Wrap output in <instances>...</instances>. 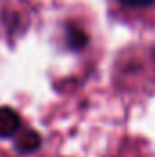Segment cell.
Returning <instances> with one entry per match:
<instances>
[{
  "mask_svg": "<svg viewBox=\"0 0 155 157\" xmlns=\"http://www.w3.org/2000/svg\"><path fill=\"white\" fill-rule=\"evenodd\" d=\"M20 115L13 108L0 106V137H13L15 133L20 132Z\"/></svg>",
  "mask_w": 155,
  "mask_h": 157,
  "instance_id": "6da1fadb",
  "label": "cell"
},
{
  "mask_svg": "<svg viewBox=\"0 0 155 157\" xmlns=\"http://www.w3.org/2000/svg\"><path fill=\"white\" fill-rule=\"evenodd\" d=\"M15 146L20 154H31L40 146V135L33 130H24L18 133Z\"/></svg>",
  "mask_w": 155,
  "mask_h": 157,
  "instance_id": "7a4b0ae2",
  "label": "cell"
},
{
  "mask_svg": "<svg viewBox=\"0 0 155 157\" xmlns=\"http://www.w3.org/2000/svg\"><path fill=\"white\" fill-rule=\"evenodd\" d=\"M70 44L73 46V48H82L84 44H86V33L84 31H80L77 28H70Z\"/></svg>",
  "mask_w": 155,
  "mask_h": 157,
  "instance_id": "3957f363",
  "label": "cell"
},
{
  "mask_svg": "<svg viewBox=\"0 0 155 157\" xmlns=\"http://www.w3.org/2000/svg\"><path fill=\"white\" fill-rule=\"evenodd\" d=\"M122 4H126V6H133V7H141V6H148V4H152L153 0H120Z\"/></svg>",
  "mask_w": 155,
  "mask_h": 157,
  "instance_id": "277c9868",
  "label": "cell"
}]
</instances>
